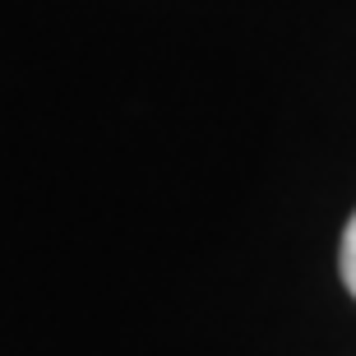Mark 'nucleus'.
Returning <instances> with one entry per match:
<instances>
[{"label":"nucleus","instance_id":"nucleus-1","mask_svg":"<svg viewBox=\"0 0 356 356\" xmlns=\"http://www.w3.org/2000/svg\"><path fill=\"white\" fill-rule=\"evenodd\" d=\"M338 264H343L347 291L356 296V213H352V222H347V232H343V254H338Z\"/></svg>","mask_w":356,"mask_h":356}]
</instances>
